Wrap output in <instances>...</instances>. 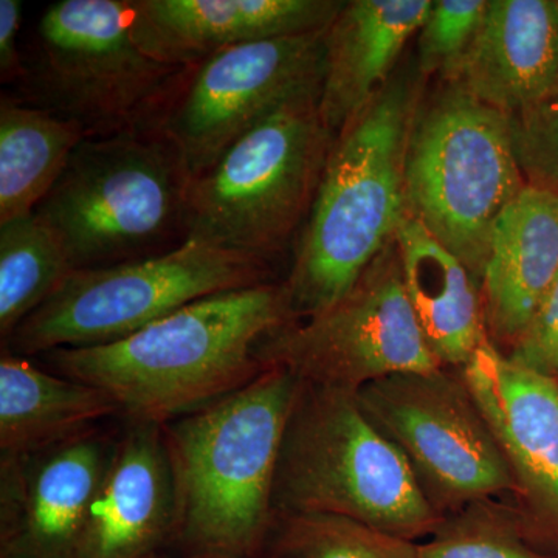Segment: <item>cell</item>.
I'll return each mask as SVG.
<instances>
[{"mask_svg": "<svg viewBox=\"0 0 558 558\" xmlns=\"http://www.w3.org/2000/svg\"><path fill=\"white\" fill-rule=\"evenodd\" d=\"M84 138L73 121L2 95L0 226L35 213Z\"/></svg>", "mask_w": 558, "mask_h": 558, "instance_id": "cell-22", "label": "cell"}, {"mask_svg": "<svg viewBox=\"0 0 558 558\" xmlns=\"http://www.w3.org/2000/svg\"><path fill=\"white\" fill-rule=\"evenodd\" d=\"M193 175L153 124L86 137L35 215L73 269L165 255L189 241Z\"/></svg>", "mask_w": 558, "mask_h": 558, "instance_id": "cell-4", "label": "cell"}, {"mask_svg": "<svg viewBox=\"0 0 558 558\" xmlns=\"http://www.w3.org/2000/svg\"><path fill=\"white\" fill-rule=\"evenodd\" d=\"M508 357L558 381V277Z\"/></svg>", "mask_w": 558, "mask_h": 558, "instance_id": "cell-28", "label": "cell"}, {"mask_svg": "<svg viewBox=\"0 0 558 558\" xmlns=\"http://www.w3.org/2000/svg\"><path fill=\"white\" fill-rule=\"evenodd\" d=\"M113 444L89 429L28 457H2V554L76 558Z\"/></svg>", "mask_w": 558, "mask_h": 558, "instance_id": "cell-13", "label": "cell"}, {"mask_svg": "<svg viewBox=\"0 0 558 558\" xmlns=\"http://www.w3.org/2000/svg\"><path fill=\"white\" fill-rule=\"evenodd\" d=\"M183 70L135 43L130 0H60L39 17L10 97L106 137L149 123Z\"/></svg>", "mask_w": 558, "mask_h": 558, "instance_id": "cell-6", "label": "cell"}, {"mask_svg": "<svg viewBox=\"0 0 558 558\" xmlns=\"http://www.w3.org/2000/svg\"><path fill=\"white\" fill-rule=\"evenodd\" d=\"M433 0H348L326 31L319 112L337 134L395 75Z\"/></svg>", "mask_w": 558, "mask_h": 558, "instance_id": "cell-19", "label": "cell"}, {"mask_svg": "<svg viewBox=\"0 0 558 558\" xmlns=\"http://www.w3.org/2000/svg\"><path fill=\"white\" fill-rule=\"evenodd\" d=\"M259 359L303 384L351 392L395 374L440 368L407 296L395 240L329 310L271 333Z\"/></svg>", "mask_w": 558, "mask_h": 558, "instance_id": "cell-12", "label": "cell"}, {"mask_svg": "<svg viewBox=\"0 0 558 558\" xmlns=\"http://www.w3.org/2000/svg\"><path fill=\"white\" fill-rule=\"evenodd\" d=\"M529 513L558 534V381L486 341L461 368Z\"/></svg>", "mask_w": 558, "mask_h": 558, "instance_id": "cell-14", "label": "cell"}, {"mask_svg": "<svg viewBox=\"0 0 558 558\" xmlns=\"http://www.w3.org/2000/svg\"><path fill=\"white\" fill-rule=\"evenodd\" d=\"M293 322L284 288L270 281L194 301L121 340L43 355L60 376L106 392L131 422L163 425L255 379L266 368L260 344Z\"/></svg>", "mask_w": 558, "mask_h": 558, "instance_id": "cell-1", "label": "cell"}, {"mask_svg": "<svg viewBox=\"0 0 558 558\" xmlns=\"http://www.w3.org/2000/svg\"><path fill=\"white\" fill-rule=\"evenodd\" d=\"M512 120L513 148L526 183L558 193V81Z\"/></svg>", "mask_w": 558, "mask_h": 558, "instance_id": "cell-27", "label": "cell"}, {"mask_svg": "<svg viewBox=\"0 0 558 558\" xmlns=\"http://www.w3.org/2000/svg\"><path fill=\"white\" fill-rule=\"evenodd\" d=\"M300 385L290 371L266 366L238 391L161 425L174 481L172 532L191 553L258 558Z\"/></svg>", "mask_w": 558, "mask_h": 558, "instance_id": "cell-3", "label": "cell"}, {"mask_svg": "<svg viewBox=\"0 0 558 558\" xmlns=\"http://www.w3.org/2000/svg\"><path fill=\"white\" fill-rule=\"evenodd\" d=\"M146 558H154V557L149 556V557H146ZM189 558H220V557L202 556V554H193V556H190Z\"/></svg>", "mask_w": 558, "mask_h": 558, "instance_id": "cell-30", "label": "cell"}, {"mask_svg": "<svg viewBox=\"0 0 558 558\" xmlns=\"http://www.w3.org/2000/svg\"><path fill=\"white\" fill-rule=\"evenodd\" d=\"M2 558H17V557L9 556V554H2Z\"/></svg>", "mask_w": 558, "mask_h": 558, "instance_id": "cell-31", "label": "cell"}, {"mask_svg": "<svg viewBox=\"0 0 558 558\" xmlns=\"http://www.w3.org/2000/svg\"><path fill=\"white\" fill-rule=\"evenodd\" d=\"M258 558H418L417 543L330 513L275 512Z\"/></svg>", "mask_w": 558, "mask_h": 558, "instance_id": "cell-24", "label": "cell"}, {"mask_svg": "<svg viewBox=\"0 0 558 558\" xmlns=\"http://www.w3.org/2000/svg\"><path fill=\"white\" fill-rule=\"evenodd\" d=\"M120 413L101 389L49 373L9 351L0 359V450L28 457L94 429Z\"/></svg>", "mask_w": 558, "mask_h": 558, "instance_id": "cell-21", "label": "cell"}, {"mask_svg": "<svg viewBox=\"0 0 558 558\" xmlns=\"http://www.w3.org/2000/svg\"><path fill=\"white\" fill-rule=\"evenodd\" d=\"M319 95L282 106L193 179L189 240L264 263L288 247L306 223L336 138Z\"/></svg>", "mask_w": 558, "mask_h": 558, "instance_id": "cell-8", "label": "cell"}, {"mask_svg": "<svg viewBox=\"0 0 558 558\" xmlns=\"http://www.w3.org/2000/svg\"><path fill=\"white\" fill-rule=\"evenodd\" d=\"M174 481L163 427L131 422L113 444L76 558H146L174 531Z\"/></svg>", "mask_w": 558, "mask_h": 558, "instance_id": "cell-16", "label": "cell"}, {"mask_svg": "<svg viewBox=\"0 0 558 558\" xmlns=\"http://www.w3.org/2000/svg\"><path fill=\"white\" fill-rule=\"evenodd\" d=\"M269 263L189 240L154 258L73 270L3 341L17 355L130 337L194 301L270 282Z\"/></svg>", "mask_w": 558, "mask_h": 558, "instance_id": "cell-9", "label": "cell"}, {"mask_svg": "<svg viewBox=\"0 0 558 558\" xmlns=\"http://www.w3.org/2000/svg\"><path fill=\"white\" fill-rule=\"evenodd\" d=\"M436 368L371 381L360 407L400 451L440 519L515 492V481L461 369Z\"/></svg>", "mask_w": 558, "mask_h": 558, "instance_id": "cell-10", "label": "cell"}, {"mask_svg": "<svg viewBox=\"0 0 558 558\" xmlns=\"http://www.w3.org/2000/svg\"><path fill=\"white\" fill-rule=\"evenodd\" d=\"M524 185L508 113L451 83L422 100L407 153V209L478 286L499 216Z\"/></svg>", "mask_w": 558, "mask_h": 558, "instance_id": "cell-7", "label": "cell"}, {"mask_svg": "<svg viewBox=\"0 0 558 558\" xmlns=\"http://www.w3.org/2000/svg\"><path fill=\"white\" fill-rule=\"evenodd\" d=\"M275 512L347 517L416 543L440 521L355 392L303 381L279 451Z\"/></svg>", "mask_w": 558, "mask_h": 558, "instance_id": "cell-5", "label": "cell"}, {"mask_svg": "<svg viewBox=\"0 0 558 558\" xmlns=\"http://www.w3.org/2000/svg\"><path fill=\"white\" fill-rule=\"evenodd\" d=\"M424 81L417 68L399 70L337 132L281 282L295 322L329 310L395 240L409 213L407 153Z\"/></svg>", "mask_w": 558, "mask_h": 558, "instance_id": "cell-2", "label": "cell"}, {"mask_svg": "<svg viewBox=\"0 0 558 558\" xmlns=\"http://www.w3.org/2000/svg\"><path fill=\"white\" fill-rule=\"evenodd\" d=\"M558 277V193L526 183L499 216L481 278L487 339L519 341Z\"/></svg>", "mask_w": 558, "mask_h": 558, "instance_id": "cell-17", "label": "cell"}, {"mask_svg": "<svg viewBox=\"0 0 558 558\" xmlns=\"http://www.w3.org/2000/svg\"><path fill=\"white\" fill-rule=\"evenodd\" d=\"M326 31L242 44L186 68L149 123L197 178L282 106L322 94Z\"/></svg>", "mask_w": 558, "mask_h": 558, "instance_id": "cell-11", "label": "cell"}, {"mask_svg": "<svg viewBox=\"0 0 558 558\" xmlns=\"http://www.w3.org/2000/svg\"><path fill=\"white\" fill-rule=\"evenodd\" d=\"M21 0H0V78L3 84H16L21 76Z\"/></svg>", "mask_w": 558, "mask_h": 558, "instance_id": "cell-29", "label": "cell"}, {"mask_svg": "<svg viewBox=\"0 0 558 558\" xmlns=\"http://www.w3.org/2000/svg\"><path fill=\"white\" fill-rule=\"evenodd\" d=\"M395 241L407 296L433 357L461 369L488 340L478 282L410 213Z\"/></svg>", "mask_w": 558, "mask_h": 558, "instance_id": "cell-20", "label": "cell"}, {"mask_svg": "<svg viewBox=\"0 0 558 558\" xmlns=\"http://www.w3.org/2000/svg\"><path fill=\"white\" fill-rule=\"evenodd\" d=\"M341 0H130L135 43L154 60L186 69L256 40L325 31Z\"/></svg>", "mask_w": 558, "mask_h": 558, "instance_id": "cell-15", "label": "cell"}, {"mask_svg": "<svg viewBox=\"0 0 558 558\" xmlns=\"http://www.w3.org/2000/svg\"><path fill=\"white\" fill-rule=\"evenodd\" d=\"M519 513L492 499L473 502L440 519L417 543L418 558H548L529 542Z\"/></svg>", "mask_w": 558, "mask_h": 558, "instance_id": "cell-25", "label": "cell"}, {"mask_svg": "<svg viewBox=\"0 0 558 558\" xmlns=\"http://www.w3.org/2000/svg\"><path fill=\"white\" fill-rule=\"evenodd\" d=\"M486 9L487 0H433L417 32L416 68L424 78L438 76L442 83L457 78Z\"/></svg>", "mask_w": 558, "mask_h": 558, "instance_id": "cell-26", "label": "cell"}, {"mask_svg": "<svg viewBox=\"0 0 558 558\" xmlns=\"http://www.w3.org/2000/svg\"><path fill=\"white\" fill-rule=\"evenodd\" d=\"M558 81V0H487L457 84L473 98L517 116Z\"/></svg>", "mask_w": 558, "mask_h": 558, "instance_id": "cell-18", "label": "cell"}, {"mask_svg": "<svg viewBox=\"0 0 558 558\" xmlns=\"http://www.w3.org/2000/svg\"><path fill=\"white\" fill-rule=\"evenodd\" d=\"M73 269L68 253L38 215L0 226V333H11Z\"/></svg>", "mask_w": 558, "mask_h": 558, "instance_id": "cell-23", "label": "cell"}]
</instances>
